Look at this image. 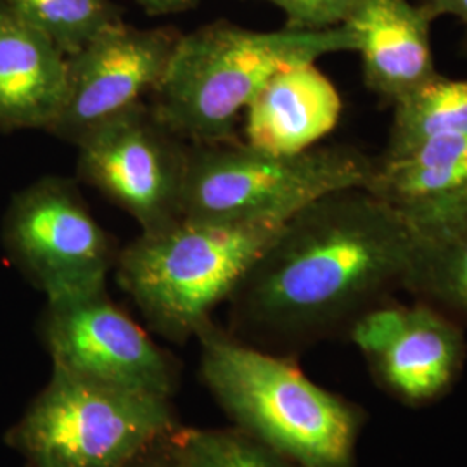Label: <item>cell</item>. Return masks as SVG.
<instances>
[{"label": "cell", "instance_id": "1", "mask_svg": "<svg viewBox=\"0 0 467 467\" xmlns=\"http://www.w3.org/2000/svg\"><path fill=\"white\" fill-rule=\"evenodd\" d=\"M414 248L368 189L326 194L284 222L237 284L229 331L284 357L347 339L358 318L403 291Z\"/></svg>", "mask_w": 467, "mask_h": 467}, {"label": "cell", "instance_id": "2", "mask_svg": "<svg viewBox=\"0 0 467 467\" xmlns=\"http://www.w3.org/2000/svg\"><path fill=\"white\" fill-rule=\"evenodd\" d=\"M201 378L235 428L301 467H358L368 410L308 379L295 357L217 327L196 334Z\"/></svg>", "mask_w": 467, "mask_h": 467}, {"label": "cell", "instance_id": "3", "mask_svg": "<svg viewBox=\"0 0 467 467\" xmlns=\"http://www.w3.org/2000/svg\"><path fill=\"white\" fill-rule=\"evenodd\" d=\"M355 50L357 38L347 25L258 32L218 19L181 35L165 78L150 94V109L189 144L243 140L239 118L272 75Z\"/></svg>", "mask_w": 467, "mask_h": 467}, {"label": "cell", "instance_id": "4", "mask_svg": "<svg viewBox=\"0 0 467 467\" xmlns=\"http://www.w3.org/2000/svg\"><path fill=\"white\" fill-rule=\"evenodd\" d=\"M285 220L182 217L118 251L117 281L168 341L196 337Z\"/></svg>", "mask_w": 467, "mask_h": 467}, {"label": "cell", "instance_id": "5", "mask_svg": "<svg viewBox=\"0 0 467 467\" xmlns=\"http://www.w3.org/2000/svg\"><path fill=\"white\" fill-rule=\"evenodd\" d=\"M374 168L376 156L350 144L295 154L243 140L191 144L182 217L287 220L326 194L366 187Z\"/></svg>", "mask_w": 467, "mask_h": 467}, {"label": "cell", "instance_id": "6", "mask_svg": "<svg viewBox=\"0 0 467 467\" xmlns=\"http://www.w3.org/2000/svg\"><path fill=\"white\" fill-rule=\"evenodd\" d=\"M177 428L170 400L52 368L7 443L32 467H127Z\"/></svg>", "mask_w": 467, "mask_h": 467}, {"label": "cell", "instance_id": "7", "mask_svg": "<svg viewBox=\"0 0 467 467\" xmlns=\"http://www.w3.org/2000/svg\"><path fill=\"white\" fill-rule=\"evenodd\" d=\"M2 246L13 265L47 300L106 287L115 241L71 179L46 175L17 191L2 218Z\"/></svg>", "mask_w": 467, "mask_h": 467}, {"label": "cell", "instance_id": "8", "mask_svg": "<svg viewBox=\"0 0 467 467\" xmlns=\"http://www.w3.org/2000/svg\"><path fill=\"white\" fill-rule=\"evenodd\" d=\"M77 175L150 233L182 218L191 144L142 102L77 144Z\"/></svg>", "mask_w": 467, "mask_h": 467}, {"label": "cell", "instance_id": "9", "mask_svg": "<svg viewBox=\"0 0 467 467\" xmlns=\"http://www.w3.org/2000/svg\"><path fill=\"white\" fill-rule=\"evenodd\" d=\"M42 336L52 368L163 400L175 393L173 360L115 305L106 287L47 300Z\"/></svg>", "mask_w": 467, "mask_h": 467}, {"label": "cell", "instance_id": "10", "mask_svg": "<svg viewBox=\"0 0 467 467\" xmlns=\"http://www.w3.org/2000/svg\"><path fill=\"white\" fill-rule=\"evenodd\" d=\"M181 32L117 23L67 56V96L49 134L77 146L102 123L146 102L167 75Z\"/></svg>", "mask_w": 467, "mask_h": 467}, {"label": "cell", "instance_id": "11", "mask_svg": "<svg viewBox=\"0 0 467 467\" xmlns=\"http://www.w3.org/2000/svg\"><path fill=\"white\" fill-rule=\"evenodd\" d=\"M372 196L400 218L418 243L467 229V135L428 140L395 160H379L368 179Z\"/></svg>", "mask_w": 467, "mask_h": 467}, {"label": "cell", "instance_id": "12", "mask_svg": "<svg viewBox=\"0 0 467 467\" xmlns=\"http://www.w3.org/2000/svg\"><path fill=\"white\" fill-rule=\"evenodd\" d=\"M431 13L412 0H364L345 23L357 38L362 80L393 108L440 75L431 46Z\"/></svg>", "mask_w": 467, "mask_h": 467}, {"label": "cell", "instance_id": "13", "mask_svg": "<svg viewBox=\"0 0 467 467\" xmlns=\"http://www.w3.org/2000/svg\"><path fill=\"white\" fill-rule=\"evenodd\" d=\"M466 331L433 306L412 300L391 347L368 362L376 386L389 399L422 409L449 397L467 362Z\"/></svg>", "mask_w": 467, "mask_h": 467}, {"label": "cell", "instance_id": "14", "mask_svg": "<svg viewBox=\"0 0 467 467\" xmlns=\"http://www.w3.org/2000/svg\"><path fill=\"white\" fill-rule=\"evenodd\" d=\"M67 84V54L9 0H0V130L49 132Z\"/></svg>", "mask_w": 467, "mask_h": 467}, {"label": "cell", "instance_id": "15", "mask_svg": "<svg viewBox=\"0 0 467 467\" xmlns=\"http://www.w3.org/2000/svg\"><path fill=\"white\" fill-rule=\"evenodd\" d=\"M341 111L336 85L316 63L284 67L244 109L243 142L275 154L312 150L333 132Z\"/></svg>", "mask_w": 467, "mask_h": 467}, {"label": "cell", "instance_id": "16", "mask_svg": "<svg viewBox=\"0 0 467 467\" xmlns=\"http://www.w3.org/2000/svg\"><path fill=\"white\" fill-rule=\"evenodd\" d=\"M379 160H395L420 144L451 135H467V78L438 75L397 102Z\"/></svg>", "mask_w": 467, "mask_h": 467}, {"label": "cell", "instance_id": "17", "mask_svg": "<svg viewBox=\"0 0 467 467\" xmlns=\"http://www.w3.org/2000/svg\"><path fill=\"white\" fill-rule=\"evenodd\" d=\"M403 293L455 320L467 333V229L436 243H418Z\"/></svg>", "mask_w": 467, "mask_h": 467}, {"label": "cell", "instance_id": "18", "mask_svg": "<svg viewBox=\"0 0 467 467\" xmlns=\"http://www.w3.org/2000/svg\"><path fill=\"white\" fill-rule=\"evenodd\" d=\"M168 467H301L239 428H177L163 443Z\"/></svg>", "mask_w": 467, "mask_h": 467}, {"label": "cell", "instance_id": "19", "mask_svg": "<svg viewBox=\"0 0 467 467\" xmlns=\"http://www.w3.org/2000/svg\"><path fill=\"white\" fill-rule=\"evenodd\" d=\"M17 11L67 56L121 23V11L111 0H9Z\"/></svg>", "mask_w": 467, "mask_h": 467}, {"label": "cell", "instance_id": "20", "mask_svg": "<svg viewBox=\"0 0 467 467\" xmlns=\"http://www.w3.org/2000/svg\"><path fill=\"white\" fill-rule=\"evenodd\" d=\"M275 5L285 28L320 32L345 25L364 0H265Z\"/></svg>", "mask_w": 467, "mask_h": 467}, {"label": "cell", "instance_id": "21", "mask_svg": "<svg viewBox=\"0 0 467 467\" xmlns=\"http://www.w3.org/2000/svg\"><path fill=\"white\" fill-rule=\"evenodd\" d=\"M434 19L441 16H453L464 28L462 50L467 56V0H419Z\"/></svg>", "mask_w": 467, "mask_h": 467}, {"label": "cell", "instance_id": "22", "mask_svg": "<svg viewBox=\"0 0 467 467\" xmlns=\"http://www.w3.org/2000/svg\"><path fill=\"white\" fill-rule=\"evenodd\" d=\"M150 16H168L194 9L201 0H135Z\"/></svg>", "mask_w": 467, "mask_h": 467}, {"label": "cell", "instance_id": "23", "mask_svg": "<svg viewBox=\"0 0 467 467\" xmlns=\"http://www.w3.org/2000/svg\"><path fill=\"white\" fill-rule=\"evenodd\" d=\"M165 443V441H163ZM163 443L158 445L156 449L148 451L144 457L137 459L130 466L127 467H168L167 455H165V449Z\"/></svg>", "mask_w": 467, "mask_h": 467}]
</instances>
